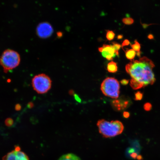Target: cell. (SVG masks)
<instances>
[{
    "label": "cell",
    "instance_id": "6da1fadb",
    "mask_svg": "<svg viewBox=\"0 0 160 160\" xmlns=\"http://www.w3.org/2000/svg\"><path fill=\"white\" fill-rule=\"evenodd\" d=\"M154 64L151 60L143 57L139 61H133L126 65V70L132 79L146 87L153 85L156 79L153 71Z\"/></svg>",
    "mask_w": 160,
    "mask_h": 160
},
{
    "label": "cell",
    "instance_id": "7a4b0ae2",
    "mask_svg": "<svg viewBox=\"0 0 160 160\" xmlns=\"http://www.w3.org/2000/svg\"><path fill=\"white\" fill-rule=\"evenodd\" d=\"M97 125L100 133L105 138L113 137L121 134L124 130L122 123L117 120L109 122L104 119L99 120Z\"/></svg>",
    "mask_w": 160,
    "mask_h": 160
},
{
    "label": "cell",
    "instance_id": "3957f363",
    "mask_svg": "<svg viewBox=\"0 0 160 160\" xmlns=\"http://www.w3.org/2000/svg\"><path fill=\"white\" fill-rule=\"evenodd\" d=\"M20 61L21 57L19 53L10 49L4 51L0 58V64L6 73L18 67Z\"/></svg>",
    "mask_w": 160,
    "mask_h": 160
},
{
    "label": "cell",
    "instance_id": "277c9868",
    "mask_svg": "<svg viewBox=\"0 0 160 160\" xmlns=\"http://www.w3.org/2000/svg\"><path fill=\"white\" fill-rule=\"evenodd\" d=\"M120 84L117 79L107 78L102 83L101 90L104 95L112 98L117 99L120 94Z\"/></svg>",
    "mask_w": 160,
    "mask_h": 160
},
{
    "label": "cell",
    "instance_id": "5b68a950",
    "mask_svg": "<svg viewBox=\"0 0 160 160\" xmlns=\"http://www.w3.org/2000/svg\"><path fill=\"white\" fill-rule=\"evenodd\" d=\"M34 89L39 94H44L51 87L52 81L48 76L42 73L35 76L32 80Z\"/></svg>",
    "mask_w": 160,
    "mask_h": 160
},
{
    "label": "cell",
    "instance_id": "8992f818",
    "mask_svg": "<svg viewBox=\"0 0 160 160\" xmlns=\"http://www.w3.org/2000/svg\"><path fill=\"white\" fill-rule=\"evenodd\" d=\"M53 28L49 23L43 22L39 24L37 28V33L42 38H47L50 37L53 32Z\"/></svg>",
    "mask_w": 160,
    "mask_h": 160
},
{
    "label": "cell",
    "instance_id": "52a82bcc",
    "mask_svg": "<svg viewBox=\"0 0 160 160\" xmlns=\"http://www.w3.org/2000/svg\"><path fill=\"white\" fill-rule=\"evenodd\" d=\"M2 160H29V159L27 155L22 151L19 147H17L14 150L5 156Z\"/></svg>",
    "mask_w": 160,
    "mask_h": 160
},
{
    "label": "cell",
    "instance_id": "ba28073f",
    "mask_svg": "<svg viewBox=\"0 0 160 160\" xmlns=\"http://www.w3.org/2000/svg\"><path fill=\"white\" fill-rule=\"evenodd\" d=\"M98 49L103 57L109 61L119 55V53L116 52L111 45H103L102 47L99 48Z\"/></svg>",
    "mask_w": 160,
    "mask_h": 160
},
{
    "label": "cell",
    "instance_id": "9c48e42d",
    "mask_svg": "<svg viewBox=\"0 0 160 160\" xmlns=\"http://www.w3.org/2000/svg\"><path fill=\"white\" fill-rule=\"evenodd\" d=\"M112 107L117 111H120L127 108L131 105V101L127 98H122L114 100L112 102Z\"/></svg>",
    "mask_w": 160,
    "mask_h": 160
},
{
    "label": "cell",
    "instance_id": "30bf717a",
    "mask_svg": "<svg viewBox=\"0 0 160 160\" xmlns=\"http://www.w3.org/2000/svg\"><path fill=\"white\" fill-rule=\"evenodd\" d=\"M58 160H81L77 155L72 153L66 154L62 156Z\"/></svg>",
    "mask_w": 160,
    "mask_h": 160
},
{
    "label": "cell",
    "instance_id": "8fae6325",
    "mask_svg": "<svg viewBox=\"0 0 160 160\" xmlns=\"http://www.w3.org/2000/svg\"><path fill=\"white\" fill-rule=\"evenodd\" d=\"M107 69L109 72L115 73L118 71V67L117 63L113 61L110 62L108 64Z\"/></svg>",
    "mask_w": 160,
    "mask_h": 160
},
{
    "label": "cell",
    "instance_id": "7c38bea8",
    "mask_svg": "<svg viewBox=\"0 0 160 160\" xmlns=\"http://www.w3.org/2000/svg\"><path fill=\"white\" fill-rule=\"evenodd\" d=\"M130 85H131L132 88L134 90L138 89L143 87L142 85L141 84V83L138 82L133 79H132L131 81Z\"/></svg>",
    "mask_w": 160,
    "mask_h": 160
},
{
    "label": "cell",
    "instance_id": "4fadbf2b",
    "mask_svg": "<svg viewBox=\"0 0 160 160\" xmlns=\"http://www.w3.org/2000/svg\"><path fill=\"white\" fill-rule=\"evenodd\" d=\"M136 55V52L133 49L127 50L126 52V56L127 58L130 60H133L134 58Z\"/></svg>",
    "mask_w": 160,
    "mask_h": 160
},
{
    "label": "cell",
    "instance_id": "5bb4252c",
    "mask_svg": "<svg viewBox=\"0 0 160 160\" xmlns=\"http://www.w3.org/2000/svg\"><path fill=\"white\" fill-rule=\"evenodd\" d=\"M132 47L135 52L137 51L138 53H139L140 49H141V45L137 41H135V43L132 45Z\"/></svg>",
    "mask_w": 160,
    "mask_h": 160
},
{
    "label": "cell",
    "instance_id": "9a60e30c",
    "mask_svg": "<svg viewBox=\"0 0 160 160\" xmlns=\"http://www.w3.org/2000/svg\"><path fill=\"white\" fill-rule=\"evenodd\" d=\"M115 34L113 31H108L107 33L106 37L109 41H111L113 40L115 37Z\"/></svg>",
    "mask_w": 160,
    "mask_h": 160
},
{
    "label": "cell",
    "instance_id": "2e32d148",
    "mask_svg": "<svg viewBox=\"0 0 160 160\" xmlns=\"http://www.w3.org/2000/svg\"><path fill=\"white\" fill-rule=\"evenodd\" d=\"M122 22L126 25H129L133 24L134 21L133 19L131 18H124L122 19Z\"/></svg>",
    "mask_w": 160,
    "mask_h": 160
},
{
    "label": "cell",
    "instance_id": "e0dca14e",
    "mask_svg": "<svg viewBox=\"0 0 160 160\" xmlns=\"http://www.w3.org/2000/svg\"><path fill=\"white\" fill-rule=\"evenodd\" d=\"M143 93L141 92H138L135 94V101H141L143 98Z\"/></svg>",
    "mask_w": 160,
    "mask_h": 160
},
{
    "label": "cell",
    "instance_id": "ac0fdd59",
    "mask_svg": "<svg viewBox=\"0 0 160 160\" xmlns=\"http://www.w3.org/2000/svg\"><path fill=\"white\" fill-rule=\"evenodd\" d=\"M111 46L113 48L114 50L116 52H119V50L120 48H121V45H120L118 43H117L113 42L112 45Z\"/></svg>",
    "mask_w": 160,
    "mask_h": 160
},
{
    "label": "cell",
    "instance_id": "d6986e66",
    "mask_svg": "<svg viewBox=\"0 0 160 160\" xmlns=\"http://www.w3.org/2000/svg\"><path fill=\"white\" fill-rule=\"evenodd\" d=\"M144 109L147 111H151L152 108V105L151 103H147L143 106Z\"/></svg>",
    "mask_w": 160,
    "mask_h": 160
},
{
    "label": "cell",
    "instance_id": "ffe728a7",
    "mask_svg": "<svg viewBox=\"0 0 160 160\" xmlns=\"http://www.w3.org/2000/svg\"><path fill=\"white\" fill-rule=\"evenodd\" d=\"M75 99L76 100V101L78 102L81 103V98H79L78 96L76 94H75L73 95Z\"/></svg>",
    "mask_w": 160,
    "mask_h": 160
},
{
    "label": "cell",
    "instance_id": "44dd1931",
    "mask_svg": "<svg viewBox=\"0 0 160 160\" xmlns=\"http://www.w3.org/2000/svg\"><path fill=\"white\" fill-rule=\"evenodd\" d=\"M129 80L127 79H123L121 81V83L122 85H126L128 84V83H129Z\"/></svg>",
    "mask_w": 160,
    "mask_h": 160
},
{
    "label": "cell",
    "instance_id": "7402d4cb",
    "mask_svg": "<svg viewBox=\"0 0 160 160\" xmlns=\"http://www.w3.org/2000/svg\"><path fill=\"white\" fill-rule=\"evenodd\" d=\"M130 44V42L128 40L126 39L123 41L122 44V47H123L126 46Z\"/></svg>",
    "mask_w": 160,
    "mask_h": 160
},
{
    "label": "cell",
    "instance_id": "603a6c76",
    "mask_svg": "<svg viewBox=\"0 0 160 160\" xmlns=\"http://www.w3.org/2000/svg\"><path fill=\"white\" fill-rule=\"evenodd\" d=\"M130 114L129 112H124V113H123V116L125 118H128L130 117Z\"/></svg>",
    "mask_w": 160,
    "mask_h": 160
},
{
    "label": "cell",
    "instance_id": "cb8c5ba5",
    "mask_svg": "<svg viewBox=\"0 0 160 160\" xmlns=\"http://www.w3.org/2000/svg\"><path fill=\"white\" fill-rule=\"evenodd\" d=\"M137 159L139 160H141L142 159V157L141 155H139L138 156Z\"/></svg>",
    "mask_w": 160,
    "mask_h": 160
},
{
    "label": "cell",
    "instance_id": "d4e9b609",
    "mask_svg": "<svg viewBox=\"0 0 160 160\" xmlns=\"http://www.w3.org/2000/svg\"><path fill=\"white\" fill-rule=\"evenodd\" d=\"M123 37V35H119L118 36L117 38L118 39H120L122 38Z\"/></svg>",
    "mask_w": 160,
    "mask_h": 160
},
{
    "label": "cell",
    "instance_id": "484cf974",
    "mask_svg": "<svg viewBox=\"0 0 160 160\" xmlns=\"http://www.w3.org/2000/svg\"><path fill=\"white\" fill-rule=\"evenodd\" d=\"M58 33H59V35H58V36H59V37H60V36H61V37L62 35H60V34H62V33L61 32H59Z\"/></svg>",
    "mask_w": 160,
    "mask_h": 160
}]
</instances>
